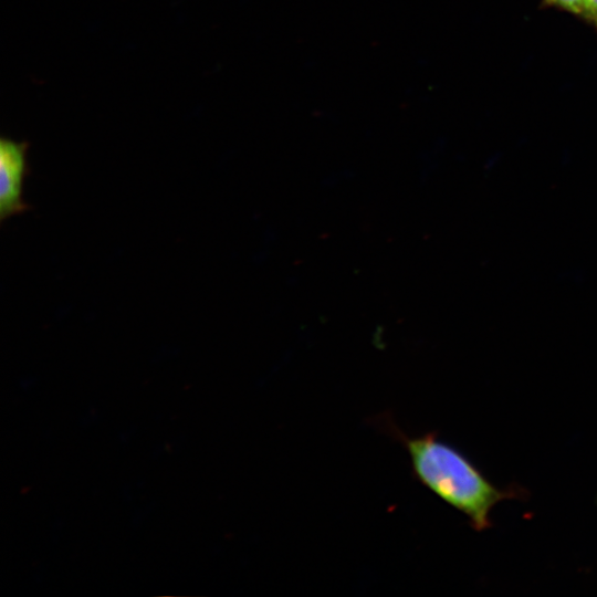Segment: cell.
<instances>
[{
  "instance_id": "obj_2",
  "label": "cell",
  "mask_w": 597,
  "mask_h": 597,
  "mask_svg": "<svg viewBox=\"0 0 597 597\" xmlns=\"http://www.w3.org/2000/svg\"><path fill=\"white\" fill-rule=\"evenodd\" d=\"M28 144L2 138L0 142V219L3 222L24 213L30 206L23 199L28 175Z\"/></svg>"
},
{
  "instance_id": "obj_4",
  "label": "cell",
  "mask_w": 597,
  "mask_h": 597,
  "mask_svg": "<svg viewBox=\"0 0 597 597\" xmlns=\"http://www.w3.org/2000/svg\"><path fill=\"white\" fill-rule=\"evenodd\" d=\"M585 20L597 28V0H585Z\"/></svg>"
},
{
  "instance_id": "obj_3",
  "label": "cell",
  "mask_w": 597,
  "mask_h": 597,
  "mask_svg": "<svg viewBox=\"0 0 597 597\" xmlns=\"http://www.w3.org/2000/svg\"><path fill=\"white\" fill-rule=\"evenodd\" d=\"M543 4L562 9L585 20V0H543Z\"/></svg>"
},
{
  "instance_id": "obj_1",
  "label": "cell",
  "mask_w": 597,
  "mask_h": 597,
  "mask_svg": "<svg viewBox=\"0 0 597 597\" xmlns=\"http://www.w3.org/2000/svg\"><path fill=\"white\" fill-rule=\"evenodd\" d=\"M399 438L417 480L463 513L478 532L491 526L490 514L499 502L519 496L514 490L495 486L467 457L434 433Z\"/></svg>"
}]
</instances>
